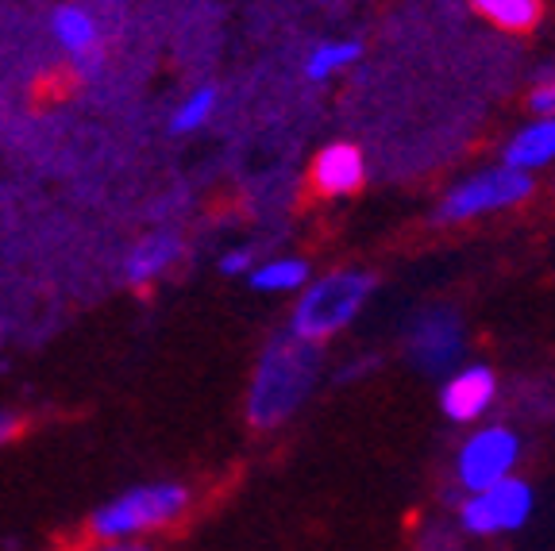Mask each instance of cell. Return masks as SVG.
<instances>
[{
    "mask_svg": "<svg viewBox=\"0 0 555 551\" xmlns=\"http://www.w3.org/2000/svg\"><path fill=\"white\" fill-rule=\"evenodd\" d=\"M467 543L470 540L455 525H448V528L428 525L425 536H421V543H416V551H467Z\"/></svg>",
    "mask_w": 555,
    "mask_h": 551,
    "instance_id": "ac0fdd59",
    "label": "cell"
},
{
    "mask_svg": "<svg viewBox=\"0 0 555 551\" xmlns=\"http://www.w3.org/2000/svg\"><path fill=\"white\" fill-rule=\"evenodd\" d=\"M312 278L317 274H312L309 259H301V255H274V259H259L247 285L255 293H262V297H297Z\"/></svg>",
    "mask_w": 555,
    "mask_h": 551,
    "instance_id": "5bb4252c",
    "label": "cell"
},
{
    "mask_svg": "<svg viewBox=\"0 0 555 551\" xmlns=\"http://www.w3.org/2000/svg\"><path fill=\"white\" fill-rule=\"evenodd\" d=\"M324 374V347L309 344V339L282 332L262 347L259 362H255L251 386H247V424L259 432L282 428L289 424L309 397L317 394Z\"/></svg>",
    "mask_w": 555,
    "mask_h": 551,
    "instance_id": "6da1fadb",
    "label": "cell"
},
{
    "mask_svg": "<svg viewBox=\"0 0 555 551\" xmlns=\"http://www.w3.org/2000/svg\"><path fill=\"white\" fill-rule=\"evenodd\" d=\"M366 178H371V166H366L363 146L351 143V139H332V143H324L321 151L312 155L309 181H312V190L328 201L356 197L366 185Z\"/></svg>",
    "mask_w": 555,
    "mask_h": 551,
    "instance_id": "9c48e42d",
    "label": "cell"
},
{
    "mask_svg": "<svg viewBox=\"0 0 555 551\" xmlns=\"http://www.w3.org/2000/svg\"><path fill=\"white\" fill-rule=\"evenodd\" d=\"M532 517H537V486L525 474H513V478L490 486V490L455 498V521L451 525L475 543H494L525 533Z\"/></svg>",
    "mask_w": 555,
    "mask_h": 551,
    "instance_id": "52a82bcc",
    "label": "cell"
},
{
    "mask_svg": "<svg viewBox=\"0 0 555 551\" xmlns=\"http://www.w3.org/2000/svg\"><path fill=\"white\" fill-rule=\"evenodd\" d=\"M537 193H540V178L513 170V166H505V163H486L451 181L448 190L436 197L428 220H433L436 228L478 225V220L520 213L525 205H532Z\"/></svg>",
    "mask_w": 555,
    "mask_h": 551,
    "instance_id": "3957f363",
    "label": "cell"
},
{
    "mask_svg": "<svg viewBox=\"0 0 555 551\" xmlns=\"http://www.w3.org/2000/svg\"><path fill=\"white\" fill-rule=\"evenodd\" d=\"M470 12L505 35H532L544 24V0H467Z\"/></svg>",
    "mask_w": 555,
    "mask_h": 551,
    "instance_id": "9a60e30c",
    "label": "cell"
},
{
    "mask_svg": "<svg viewBox=\"0 0 555 551\" xmlns=\"http://www.w3.org/2000/svg\"><path fill=\"white\" fill-rule=\"evenodd\" d=\"M255 267H259V259H255L251 247H228V251H220V259H217V270L224 278H251Z\"/></svg>",
    "mask_w": 555,
    "mask_h": 551,
    "instance_id": "d6986e66",
    "label": "cell"
},
{
    "mask_svg": "<svg viewBox=\"0 0 555 551\" xmlns=\"http://www.w3.org/2000/svg\"><path fill=\"white\" fill-rule=\"evenodd\" d=\"M525 451H529L525 432L509 421H486L467 428V436L451 451V494L463 498V494L490 490L520 474Z\"/></svg>",
    "mask_w": 555,
    "mask_h": 551,
    "instance_id": "277c9868",
    "label": "cell"
},
{
    "mask_svg": "<svg viewBox=\"0 0 555 551\" xmlns=\"http://www.w3.org/2000/svg\"><path fill=\"white\" fill-rule=\"evenodd\" d=\"M374 293H378V278L366 267L324 270L297 293L286 328L294 336L324 347L359 324V317L371 309Z\"/></svg>",
    "mask_w": 555,
    "mask_h": 551,
    "instance_id": "7a4b0ae2",
    "label": "cell"
},
{
    "mask_svg": "<svg viewBox=\"0 0 555 551\" xmlns=\"http://www.w3.org/2000/svg\"><path fill=\"white\" fill-rule=\"evenodd\" d=\"M182 240L173 232H151L128 251V259H124V278L131 285H151L158 282L163 274H170L182 259Z\"/></svg>",
    "mask_w": 555,
    "mask_h": 551,
    "instance_id": "8fae6325",
    "label": "cell"
},
{
    "mask_svg": "<svg viewBox=\"0 0 555 551\" xmlns=\"http://www.w3.org/2000/svg\"><path fill=\"white\" fill-rule=\"evenodd\" d=\"M378 367H382V355H366L363 351V355H356V359H347L344 367H339L336 382H344V386H347V382H363V379H371Z\"/></svg>",
    "mask_w": 555,
    "mask_h": 551,
    "instance_id": "ffe728a7",
    "label": "cell"
},
{
    "mask_svg": "<svg viewBox=\"0 0 555 551\" xmlns=\"http://www.w3.org/2000/svg\"><path fill=\"white\" fill-rule=\"evenodd\" d=\"M217 108H220V89L212 86V81H201V86H193L182 101L173 104L170 131L173 136H193V131H201L205 124H212Z\"/></svg>",
    "mask_w": 555,
    "mask_h": 551,
    "instance_id": "2e32d148",
    "label": "cell"
},
{
    "mask_svg": "<svg viewBox=\"0 0 555 551\" xmlns=\"http://www.w3.org/2000/svg\"><path fill=\"white\" fill-rule=\"evenodd\" d=\"M190 509V490L182 483H143L104 501L89 517L96 540H143L147 533L173 525Z\"/></svg>",
    "mask_w": 555,
    "mask_h": 551,
    "instance_id": "8992f818",
    "label": "cell"
},
{
    "mask_svg": "<svg viewBox=\"0 0 555 551\" xmlns=\"http://www.w3.org/2000/svg\"><path fill=\"white\" fill-rule=\"evenodd\" d=\"M20 432V421L12 413H0V444H9L12 436Z\"/></svg>",
    "mask_w": 555,
    "mask_h": 551,
    "instance_id": "7402d4cb",
    "label": "cell"
},
{
    "mask_svg": "<svg viewBox=\"0 0 555 551\" xmlns=\"http://www.w3.org/2000/svg\"><path fill=\"white\" fill-rule=\"evenodd\" d=\"M81 551H151L143 540H96L93 548H81Z\"/></svg>",
    "mask_w": 555,
    "mask_h": 551,
    "instance_id": "44dd1931",
    "label": "cell"
},
{
    "mask_svg": "<svg viewBox=\"0 0 555 551\" xmlns=\"http://www.w3.org/2000/svg\"><path fill=\"white\" fill-rule=\"evenodd\" d=\"M51 35L69 59L96 62V54H101V27H96L93 12L81 4H59L51 12Z\"/></svg>",
    "mask_w": 555,
    "mask_h": 551,
    "instance_id": "7c38bea8",
    "label": "cell"
},
{
    "mask_svg": "<svg viewBox=\"0 0 555 551\" xmlns=\"http://www.w3.org/2000/svg\"><path fill=\"white\" fill-rule=\"evenodd\" d=\"M552 190H555V178H552Z\"/></svg>",
    "mask_w": 555,
    "mask_h": 551,
    "instance_id": "603a6c76",
    "label": "cell"
},
{
    "mask_svg": "<svg viewBox=\"0 0 555 551\" xmlns=\"http://www.w3.org/2000/svg\"><path fill=\"white\" fill-rule=\"evenodd\" d=\"M525 108H529V116H555V69H540L532 78L529 93H525Z\"/></svg>",
    "mask_w": 555,
    "mask_h": 551,
    "instance_id": "e0dca14e",
    "label": "cell"
},
{
    "mask_svg": "<svg viewBox=\"0 0 555 551\" xmlns=\"http://www.w3.org/2000/svg\"><path fill=\"white\" fill-rule=\"evenodd\" d=\"M498 163L520 174H555V116H529L498 146Z\"/></svg>",
    "mask_w": 555,
    "mask_h": 551,
    "instance_id": "30bf717a",
    "label": "cell"
},
{
    "mask_svg": "<svg viewBox=\"0 0 555 551\" xmlns=\"http://www.w3.org/2000/svg\"><path fill=\"white\" fill-rule=\"evenodd\" d=\"M502 406V374L494 362L467 359L460 371L440 379L436 389V409L451 428H475V424L494 421V409Z\"/></svg>",
    "mask_w": 555,
    "mask_h": 551,
    "instance_id": "ba28073f",
    "label": "cell"
},
{
    "mask_svg": "<svg viewBox=\"0 0 555 551\" xmlns=\"http://www.w3.org/2000/svg\"><path fill=\"white\" fill-rule=\"evenodd\" d=\"M467 351L470 332L460 305L428 302L401 324V359L425 379H448L451 371H460Z\"/></svg>",
    "mask_w": 555,
    "mask_h": 551,
    "instance_id": "5b68a950",
    "label": "cell"
},
{
    "mask_svg": "<svg viewBox=\"0 0 555 551\" xmlns=\"http://www.w3.org/2000/svg\"><path fill=\"white\" fill-rule=\"evenodd\" d=\"M363 62V43L351 35H336V39H321L301 62V74L309 86H328V81L344 78L347 69H356Z\"/></svg>",
    "mask_w": 555,
    "mask_h": 551,
    "instance_id": "4fadbf2b",
    "label": "cell"
}]
</instances>
